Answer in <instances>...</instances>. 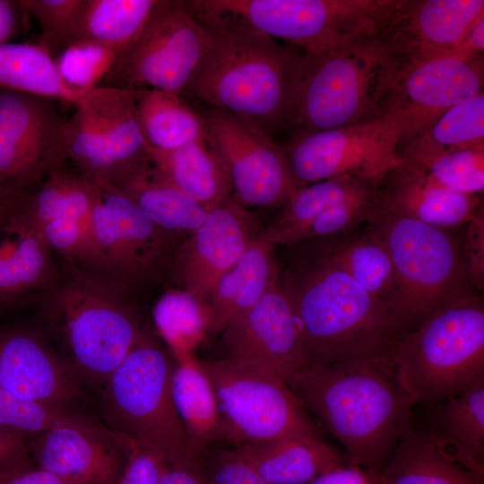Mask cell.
<instances>
[{"mask_svg": "<svg viewBox=\"0 0 484 484\" xmlns=\"http://www.w3.org/2000/svg\"><path fill=\"white\" fill-rule=\"evenodd\" d=\"M395 0H192L210 30L241 29L309 54L378 36Z\"/></svg>", "mask_w": 484, "mask_h": 484, "instance_id": "6", "label": "cell"}, {"mask_svg": "<svg viewBox=\"0 0 484 484\" xmlns=\"http://www.w3.org/2000/svg\"><path fill=\"white\" fill-rule=\"evenodd\" d=\"M368 224L386 244L395 273L388 298L404 334L443 307L475 293L462 241L450 229L396 216L381 205Z\"/></svg>", "mask_w": 484, "mask_h": 484, "instance_id": "8", "label": "cell"}, {"mask_svg": "<svg viewBox=\"0 0 484 484\" xmlns=\"http://www.w3.org/2000/svg\"><path fill=\"white\" fill-rule=\"evenodd\" d=\"M277 247L260 236L218 281L207 304L209 334L221 333L238 315L280 285L281 266Z\"/></svg>", "mask_w": 484, "mask_h": 484, "instance_id": "26", "label": "cell"}, {"mask_svg": "<svg viewBox=\"0 0 484 484\" xmlns=\"http://www.w3.org/2000/svg\"><path fill=\"white\" fill-rule=\"evenodd\" d=\"M0 484H73L64 481L38 467H31L27 458L0 467Z\"/></svg>", "mask_w": 484, "mask_h": 484, "instance_id": "50", "label": "cell"}, {"mask_svg": "<svg viewBox=\"0 0 484 484\" xmlns=\"http://www.w3.org/2000/svg\"><path fill=\"white\" fill-rule=\"evenodd\" d=\"M220 333L226 358L272 372L286 383L307 366L299 331L281 283Z\"/></svg>", "mask_w": 484, "mask_h": 484, "instance_id": "19", "label": "cell"}, {"mask_svg": "<svg viewBox=\"0 0 484 484\" xmlns=\"http://www.w3.org/2000/svg\"><path fill=\"white\" fill-rule=\"evenodd\" d=\"M377 195L396 216L450 230L465 226L484 207L483 195L448 190L403 161L377 183Z\"/></svg>", "mask_w": 484, "mask_h": 484, "instance_id": "23", "label": "cell"}, {"mask_svg": "<svg viewBox=\"0 0 484 484\" xmlns=\"http://www.w3.org/2000/svg\"><path fill=\"white\" fill-rule=\"evenodd\" d=\"M29 191L8 186H0V224L16 212Z\"/></svg>", "mask_w": 484, "mask_h": 484, "instance_id": "55", "label": "cell"}, {"mask_svg": "<svg viewBox=\"0 0 484 484\" xmlns=\"http://www.w3.org/2000/svg\"><path fill=\"white\" fill-rule=\"evenodd\" d=\"M293 246L333 264L376 298L387 301L393 292L390 252L368 223L347 234L307 239Z\"/></svg>", "mask_w": 484, "mask_h": 484, "instance_id": "25", "label": "cell"}, {"mask_svg": "<svg viewBox=\"0 0 484 484\" xmlns=\"http://www.w3.org/2000/svg\"><path fill=\"white\" fill-rule=\"evenodd\" d=\"M212 42V31L190 13L185 1L158 0L138 37L99 86L182 95Z\"/></svg>", "mask_w": 484, "mask_h": 484, "instance_id": "12", "label": "cell"}, {"mask_svg": "<svg viewBox=\"0 0 484 484\" xmlns=\"http://www.w3.org/2000/svg\"><path fill=\"white\" fill-rule=\"evenodd\" d=\"M433 406L428 431L464 465L484 473V381Z\"/></svg>", "mask_w": 484, "mask_h": 484, "instance_id": "33", "label": "cell"}, {"mask_svg": "<svg viewBox=\"0 0 484 484\" xmlns=\"http://www.w3.org/2000/svg\"><path fill=\"white\" fill-rule=\"evenodd\" d=\"M97 184L63 168L29 191L21 206L65 265L90 272Z\"/></svg>", "mask_w": 484, "mask_h": 484, "instance_id": "18", "label": "cell"}, {"mask_svg": "<svg viewBox=\"0 0 484 484\" xmlns=\"http://www.w3.org/2000/svg\"><path fill=\"white\" fill-rule=\"evenodd\" d=\"M31 444L39 469L73 484H116L124 466L123 451L104 427L59 426Z\"/></svg>", "mask_w": 484, "mask_h": 484, "instance_id": "22", "label": "cell"}, {"mask_svg": "<svg viewBox=\"0 0 484 484\" xmlns=\"http://www.w3.org/2000/svg\"><path fill=\"white\" fill-rule=\"evenodd\" d=\"M284 248L290 253L281 267V288L294 315L307 366L392 361L403 333L388 302L324 260L293 246Z\"/></svg>", "mask_w": 484, "mask_h": 484, "instance_id": "1", "label": "cell"}, {"mask_svg": "<svg viewBox=\"0 0 484 484\" xmlns=\"http://www.w3.org/2000/svg\"><path fill=\"white\" fill-rule=\"evenodd\" d=\"M172 394L190 448L202 460L222 440V422L212 382L194 355L175 360Z\"/></svg>", "mask_w": 484, "mask_h": 484, "instance_id": "31", "label": "cell"}, {"mask_svg": "<svg viewBox=\"0 0 484 484\" xmlns=\"http://www.w3.org/2000/svg\"><path fill=\"white\" fill-rule=\"evenodd\" d=\"M107 186L129 198L158 226L182 239L203 222L209 211L176 186L150 157Z\"/></svg>", "mask_w": 484, "mask_h": 484, "instance_id": "28", "label": "cell"}, {"mask_svg": "<svg viewBox=\"0 0 484 484\" xmlns=\"http://www.w3.org/2000/svg\"><path fill=\"white\" fill-rule=\"evenodd\" d=\"M270 484H308L344 464L343 455L323 439L285 436L233 448Z\"/></svg>", "mask_w": 484, "mask_h": 484, "instance_id": "27", "label": "cell"}, {"mask_svg": "<svg viewBox=\"0 0 484 484\" xmlns=\"http://www.w3.org/2000/svg\"><path fill=\"white\" fill-rule=\"evenodd\" d=\"M308 484H389V480L383 471L343 464L322 473Z\"/></svg>", "mask_w": 484, "mask_h": 484, "instance_id": "49", "label": "cell"}, {"mask_svg": "<svg viewBox=\"0 0 484 484\" xmlns=\"http://www.w3.org/2000/svg\"><path fill=\"white\" fill-rule=\"evenodd\" d=\"M400 139L397 130L379 118L292 135L282 147L301 186L341 176L378 183L402 161Z\"/></svg>", "mask_w": 484, "mask_h": 484, "instance_id": "14", "label": "cell"}, {"mask_svg": "<svg viewBox=\"0 0 484 484\" xmlns=\"http://www.w3.org/2000/svg\"><path fill=\"white\" fill-rule=\"evenodd\" d=\"M210 484H270L261 478L234 449H216L203 459Z\"/></svg>", "mask_w": 484, "mask_h": 484, "instance_id": "47", "label": "cell"}, {"mask_svg": "<svg viewBox=\"0 0 484 484\" xmlns=\"http://www.w3.org/2000/svg\"><path fill=\"white\" fill-rule=\"evenodd\" d=\"M210 30L212 45L185 91L271 137L287 131L294 69L302 50L241 29Z\"/></svg>", "mask_w": 484, "mask_h": 484, "instance_id": "3", "label": "cell"}, {"mask_svg": "<svg viewBox=\"0 0 484 484\" xmlns=\"http://www.w3.org/2000/svg\"><path fill=\"white\" fill-rule=\"evenodd\" d=\"M119 55L102 44L80 40L65 46L56 64L65 83L81 98L100 84Z\"/></svg>", "mask_w": 484, "mask_h": 484, "instance_id": "43", "label": "cell"}, {"mask_svg": "<svg viewBox=\"0 0 484 484\" xmlns=\"http://www.w3.org/2000/svg\"><path fill=\"white\" fill-rule=\"evenodd\" d=\"M0 89L73 104L52 54L39 44L0 43Z\"/></svg>", "mask_w": 484, "mask_h": 484, "instance_id": "38", "label": "cell"}, {"mask_svg": "<svg viewBox=\"0 0 484 484\" xmlns=\"http://www.w3.org/2000/svg\"><path fill=\"white\" fill-rule=\"evenodd\" d=\"M287 385L341 444L350 464L381 472L412 427L416 403L399 383L392 361L307 366Z\"/></svg>", "mask_w": 484, "mask_h": 484, "instance_id": "2", "label": "cell"}, {"mask_svg": "<svg viewBox=\"0 0 484 484\" xmlns=\"http://www.w3.org/2000/svg\"><path fill=\"white\" fill-rule=\"evenodd\" d=\"M484 50V16L480 18L468 31L452 56L472 58L483 56Z\"/></svg>", "mask_w": 484, "mask_h": 484, "instance_id": "53", "label": "cell"}, {"mask_svg": "<svg viewBox=\"0 0 484 484\" xmlns=\"http://www.w3.org/2000/svg\"><path fill=\"white\" fill-rule=\"evenodd\" d=\"M399 61L377 37L296 61L287 131L301 134L381 118Z\"/></svg>", "mask_w": 484, "mask_h": 484, "instance_id": "4", "label": "cell"}, {"mask_svg": "<svg viewBox=\"0 0 484 484\" xmlns=\"http://www.w3.org/2000/svg\"><path fill=\"white\" fill-rule=\"evenodd\" d=\"M74 111L65 120V160L77 174L99 185L113 179V169L101 119L91 91L73 103Z\"/></svg>", "mask_w": 484, "mask_h": 484, "instance_id": "39", "label": "cell"}, {"mask_svg": "<svg viewBox=\"0 0 484 484\" xmlns=\"http://www.w3.org/2000/svg\"><path fill=\"white\" fill-rule=\"evenodd\" d=\"M66 425L102 427L91 417L73 410L54 407L0 390V426L30 436Z\"/></svg>", "mask_w": 484, "mask_h": 484, "instance_id": "42", "label": "cell"}, {"mask_svg": "<svg viewBox=\"0 0 484 484\" xmlns=\"http://www.w3.org/2000/svg\"><path fill=\"white\" fill-rule=\"evenodd\" d=\"M110 430L125 458L116 484H160L169 464L165 455L151 445Z\"/></svg>", "mask_w": 484, "mask_h": 484, "instance_id": "46", "label": "cell"}, {"mask_svg": "<svg viewBox=\"0 0 484 484\" xmlns=\"http://www.w3.org/2000/svg\"><path fill=\"white\" fill-rule=\"evenodd\" d=\"M160 484H210L203 461L190 464H169Z\"/></svg>", "mask_w": 484, "mask_h": 484, "instance_id": "51", "label": "cell"}, {"mask_svg": "<svg viewBox=\"0 0 484 484\" xmlns=\"http://www.w3.org/2000/svg\"><path fill=\"white\" fill-rule=\"evenodd\" d=\"M18 2L0 0V43L7 42L18 29Z\"/></svg>", "mask_w": 484, "mask_h": 484, "instance_id": "54", "label": "cell"}, {"mask_svg": "<svg viewBox=\"0 0 484 484\" xmlns=\"http://www.w3.org/2000/svg\"><path fill=\"white\" fill-rule=\"evenodd\" d=\"M402 161L448 190L483 195L484 146Z\"/></svg>", "mask_w": 484, "mask_h": 484, "instance_id": "41", "label": "cell"}, {"mask_svg": "<svg viewBox=\"0 0 484 484\" xmlns=\"http://www.w3.org/2000/svg\"><path fill=\"white\" fill-rule=\"evenodd\" d=\"M82 0H22L21 11L31 15L39 23V44L52 56L65 46L68 32Z\"/></svg>", "mask_w": 484, "mask_h": 484, "instance_id": "45", "label": "cell"}, {"mask_svg": "<svg viewBox=\"0 0 484 484\" xmlns=\"http://www.w3.org/2000/svg\"><path fill=\"white\" fill-rule=\"evenodd\" d=\"M92 230L90 273L133 299L170 281L173 255L183 239L110 186L97 184Z\"/></svg>", "mask_w": 484, "mask_h": 484, "instance_id": "10", "label": "cell"}, {"mask_svg": "<svg viewBox=\"0 0 484 484\" xmlns=\"http://www.w3.org/2000/svg\"><path fill=\"white\" fill-rule=\"evenodd\" d=\"M134 91L135 113L146 146L169 151L208 138L203 116L185 103L181 95L154 89Z\"/></svg>", "mask_w": 484, "mask_h": 484, "instance_id": "36", "label": "cell"}, {"mask_svg": "<svg viewBox=\"0 0 484 484\" xmlns=\"http://www.w3.org/2000/svg\"><path fill=\"white\" fill-rule=\"evenodd\" d=\"M380 207L377 183H373L324 211L309 226L301 241L352 232L367 225Z\"/></svg>", "mask_w": 484, "mask_h": 484, "instance_id": "44", "label": "cell"}, {"mask_svg": "<svg viewBox=\"0 0 484 484\" xmlns=\"http://www.w3.org/2000/svg\"><path fill=\"white\" fill-rule=\"evenodd\" d=\"M28 435L0 426V467L27 458Z\"/></svg>", "mask_w": 484, "mask_h": 484, "instance_id": "52", "label": "cell"}, {"mask_svg": "<svg viewBox=\"0 0 484 484\" xmlns=\"http://www.w3.org/2000/svg\"><path fill=\"white\" fill-rule=\"evenodd\" d=\"M44 322L77 376L104 383L145 326L134 299L85 271L64 266L38 298Z\"/></svg>", "mask_w": 484, "mask_h": 484, "instance_id": "5", "label": "cell"}, {"mask_svg": "<svg viewBox=\"0 0 484 484\" xmlns=\"http://www.w3.org/2000/svg\"><path fill=\"white\" fill-rule=\"evenodd\" d=\"M146 151L176 186L206 209L231 196L228 171L208 138L169 151L146 146Z\"/></svg>", "mask_w": 484, "mask_h": 484, "instance_id": "30", "label": "cell"}, {"mask_svg": "<svg viewBox=\"0 0 484 484\" xmlns=\"http://www.w3.org/2000/svg\"><path fill=\"white\" fill-rule=\"evenodd\" d=\"M157 3L158 0H82L65 46L74 41H92L121 54L138 37Z\"/></svg>", "mask_w": 484, "mask_h": 484, "instance_id": "35", "label": "cell"}, {"mask_svg": "<svg viewBox=\"0 0 484 484\" xmlns=\"http://www.w3.org/2000/svg\"><path fill=\"white\" fill-rule=\"evenodd\" d=\"M382 471L389 484H484V473L464 465L428 430L413 426L399 440Z\"/></svg>", "mask_w": 484, "mask_h": 484, "instance_id": "29", "label": "cell"}, {"mask_svg": "<svg viewBox=\"0 0 484 484\" xmlns=\"http://www.w3.org/2000/svg\"><path fill=\"white\" fill-rule=\"evenodd\" d=\"M373 183L377 182L341 176L301 186L263 229L260 238L277 248L293 246L324 211Z\"/></svg>", "mask_w": 484, "mask_h": 484, "instance_id": "32", "label": "cell"}, {"mask_svg": "<svg viewBox=\"0 0 484 484\" xmlns=\"http://www.w3.org/2000/svg\"><path fill=\"white\" fill-rule=\"evenodd\" d=\"M56 101L0 91V186L30 191L63 168L65 120Z\"/></svg>", "mask_w": 484, "mask_h": 484, "instance_id": "16", "label": "cell"}, {"mask_svg": "<svg viewBox=\"0 0 484 484\" xmlns=\"http://www.w3.org/2000/svg\"><path fill=\"white\" fill-rule=\"evenodd\" d=\"M482 16L483 0H395L377 37L399 62L448 56Z\"/></svg>", "mask_w": 484, "mask_h": 484, "instance_id": "20", "label": "cell"}, {"mask_svg": "<svg viewBox=\"0 0 484 484\" xmlns=\"http://www.w3.org/2000/svg\"><path fill=\"white\" fill-rule=\"evenodd\" d=\"M462 253L468 278L478 291L484 290V207L465 225Z\"/></svg>", "mask_w": 484, "mask_h": 484, "instance_id": "48", "label": "cell"}, {"mask_svg": "<svg viewBox=\"0 0 484 484\" xmlns=\"http://www.w3.org/2000/svg\"><path fill=\"white\" fill-rule=\"evenodd\" d=\"M98 108L113 169L112 185L149 158L134 104V91L109 86L91 91Z\"/></svg>", "mask_w": 484, "mask_h": 484, "instance_id": "37", "label": "cell"}, {"mask_svg": "<svg viewBox=\"0 0 484 484\" xmlns=\"http://www.w3.org/2000/svg\"><path fill=\"white\" fill-rule=\"evenodd\" d=\"M208 139L221 159L232 198L249 209L281 208L301 186L282 146L246 122L210 108L203 116Z\"/></svg>", "mask_w": 484, "mask_h": 484, "instance_id": "13", "label": "cell"}, {"mask_svg": "<svg viewBox=\"0 0 484 484\" xmlns=\"http://www.w3.org/2000/svg\"><path fill=\"white\" fill-rule=\"evenodd\" d=\"M152 315L156 331L174 360L194 355L209 334L208 307L176 287L160 297Z\"/></svg>", "mask_w": 484, "mask_h": 484, "instance_id": "40", "label": "cell"}, {"mask_svg": "<svg viewBox=\"0 0 484 484\" xmlns=\"http://www.w3.org/2000/svg\"><path fill=\"white\" fill-rule=\"evenodd\" d=\"M75 373L38 331L0 329V390L71 410L82 393Z\"/></svg>", "mask_w": 484, "mask_h": 484, "instance_id": "21", "label": "cell"}, {"mask_svg": "<svg viewBox=\"0 0 484 484\" xmlns=\"http://www.w3.org/2000/svg\"><path fill=\"white\" fill-rule=\"evenodd\" d=\"M399 383L415 403L433 405L484 381V303L475 293L406 332L392 354Z\"/></svg>", "mask_w": 484, "mask_h": 484, "instance_id": "7", "label": "cell"}, {"mask_svg": "<svg viewBox=\"0 0 484 484\" xmlns=\"http://www.w3.org/2000/svg\"><path fill=\"white\" fill-rule=\"evenodd\" d=\"M484 146V93L465 99L416 134L400 140L401 160Z\"/></svg>", "mask_w": 484, "mask_h": 484, "instance_id": "34", "label": "cell"}, {"mask_svg": "<svg viewBox=\"0 0 484 484\" xmlns=\"http://www.w3.org/2000/svg\"><path fill=\"white\" fill-rule=\"evenodd\" d=\"M264 228L232 196L211 208L203 222L176 247L170 282L207 306L220 277L256 240Z\"/></svg>", "mask_w": 484, "mask_h": 484, "instance_id": "17", "label": "cell"}, {"mask_svg": "<svg viewBox=\"0 0 484 484\" xmlns=\"http://www.w3.org/2000/svg\"><path fill=\"white\" fill-rule=\"evenodd\" d=\"M175 360L146 326L104 382V409L116 432L151 445L170 464L198 461L172 394ZM203 460V459H202Z\"/></svg>", "mask_w": 484, "mask_h": 484, "instance_id": "9", "label": "cell"}, {"mask_svg": "<svg viewBox=\"0 0 484 484\" xmlns=\"http://www.w3.org/2000/svg\"><path fill=\"white\" fill-rule=\"evenodd\" d=\"M484 56H442L399 62L381 118L402 139L423 129L453 106L483 92Z\"/></svg>", "mask_w": 484, "mask_h": 484, "instance_id": "15", "label": "cell"}, {"mask_svg": "<svg viewBox=\"0 0 484 484\" xmlns=\"http://www.w3.org/2000/svg\"><path fill=\"white\" fill-rule=\"evenodd\" d=\"M13 306H18L13 302L0 300V315L4 314L7 308H11Z\"/></svg>", "mask_w": 484, "mask_h": 484, "instance_id": "56", "label": "cell"}, {"mask_svg": "<svg viewBox=\"0 0 484 484\" xmlns=\"http://www.w3.org/2000/svg\"><path fill=\"white\" fill-rule=\"evenodd\" d=\"M21 206L0 224V300L19 304L38 298L62 274L54 252Z\"/></svg>", "mask_w": 484, "mask_h": 484, "instance_id": "24", "label": "cell"}, {"mask_svg": "<svg viewBox=\"0 0 484 484\" xmlns=\"http://www.w3.org/2000/svg\"><path fill=\"white\" fill-rule=\"evenodd\" d=\"M201 363L217 397L222 440L234 448L293 436L324 440L322 427L277 375L226 357Z\"/></svg>", "mask_w": 484, "mask_h": 484, "instance_id": "11", "label": "cell"}]
</instances>
